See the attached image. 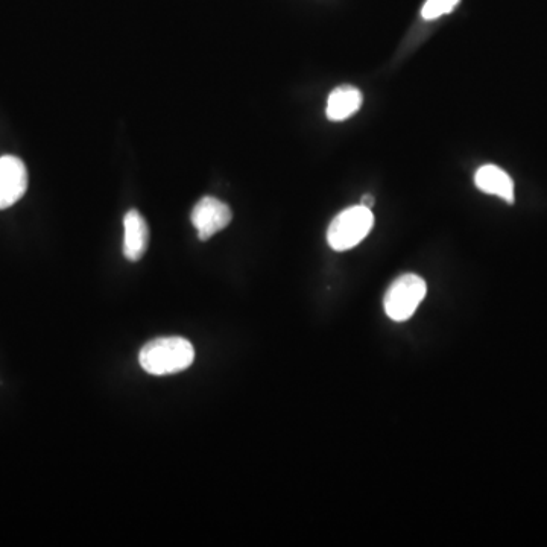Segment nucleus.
<instances>
[{
	"label": "nucleus",
	"mask_w": 547,
	"mask_h": 547,
	"mask_svg": "<svg viewBox=\"0 0 547 547\" xmlns=\"http://www.w3.org/2000/svg\"><path fill=\"white\" fill-rule=\"evenodd\" d=\"M195 361V348L180 336L159 338L140 350V367L152 376H169L187 370Z\"/></svg>",
	"instance_id": "nucleus-1"
},
{
	"label": "nucleus",
	"mask_w": 547,
	"mask_h": 547,
	"mask_svg": "<svg viewBox=\"0 0 547 547\" xmlns=\"http://www.w3.org/2000/svg\"><path fill=\"white\" fill-rule=\"evenodd\" d=\"M374 225V215L368 207L359 206L339 213L327 231V242L335 251H347L361 244Z\"/></svg>",
	"instance_id": "nucleus-2"
},
{
	"label": "nucleus",
	"mask_w": 547,
	"mask_h": 547,
	"mask_svg": "<svg viewBox=\"0 0 547 547\" xmlns=\"http://www.w3.org/2000/svg\"><path fill=\"white\" fill-rule=\"evenodd\" d=\"M427 294V285L417 274H405L394 280L383 298L386 315L396 323L408 321Z\"/></svg>",
	"instance_id": "nucleus-3"
},
{
	"label": "nucleus",
	"mask_w": 547,
	"mask_h": 547,
	"mask_svg": "<svg viewBox=\"0 0 547 547\" xmlns=\"http://www.w3.org/2000/svg\"><path fill=\"white\" fill-rule=\"evenodd\" d=\"M233 218L230 207L213 197H204L197 206L193 207V227L198 230L201 241H209L213 234L224 230Z\"/></svg>",
	"instance_id": "nucleus-4"
},
{
	"label": "nucleus",
	"mask_w": 547,
	"mask_h": 547,
	"mask_svg": "<svg viewBox=\"0 0 547 547\" xmlns=\"http://www.w3.org/2000/svg\"><path fill=\"white\" fill-rule=\"evenodd\" d=\"M28 189L25 163L14 155L0 157V210L14 206Z\"/></svg>",
	"instance_id": "nucleus-5"
},
{
	"label": "nucleus",
	"mask_w": 547,
	"mask_h": 547,
	"mask_svg": "<svg viewBox=\"0 0 547 547\" xmlns=\"http://www.w3.org/2000/svg\"><path fill=\"white\" fill-rule=\"evenodd\" d=\"M124 254L130 262H137L148 250L149 230L145 218L137 210H130L124 219Z\"/></svg>",
	"instance_id": "nucleus-6"
},
{
	"label": "nucleus",
	"mask_w": 547,
	"mask_h": 547,
	"mask_svg": "<svg viewBox=\"0 0 547 547\" xmlns=\"http://www.w3.org/2000/svg\"><path fill=\"white\" fill-rule=\"evenodd\" d=\"M475 183L479 190L488 195H496L506 203H514V181L510 175L496 165H485L478 169Z\"/></svg>",
	"instance_id": "nucleus-7"
},
{
	"label": "nucleus",
	"mask_w": 547,
	"mask_h": 547,
	"mask_svg": "<svg viewBox=\"0 0 547 547\" xmlns=\"http://www.w3.org/2000/svg\"><path fill=\"white\" fill-rule=\"evenodd\" d=\"M362 93L356 87L342 86L333 90L327 99V117L330 121L341 122L353 116L361 108Z\"/></svg>",
	"instance_id": "nucleus-8"
},
{
	"label": "nucleus",
	"mask_w": 547,
	"mask_h": 547,
	"mask_svg": "<svg viewBox=\"0 0 547 547\" xmlns=\"http://www.w3.org/2000/svg\"><path fill=\"white\" fill-rule=\"evenodd\" d=\"M458 4L459 0H427L421 10V16L426 20H435L453 11Z\"/></svg>",
	"instance_id": "nucleus-9"
},
{
	"label": "nucleus",
	"mask_w": 547,
	"mask_h": 547,
	"mask_svg": "<svg viewBox=\"0 0 547 547\" xmlns=\"http://www.w3.org/2000/svg\"><path fill=\"white\" fill-rule=\"evenodd\" d=\"M373 197L371 195H367V197L362 198V206L368 207V209H371L373 207Z\"/></svg>",
	"instance_id": "nucleus-10"
}]
</instances>
